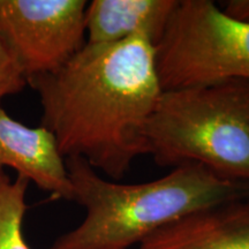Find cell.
<instances>
[{
	"instance_id": "52a82bcc",
	"label": "cell",
	"mask_w": 249,
	"mask_h": 249,
	"mask_svg": "<svg viewBox=\"0 0 249 249\" xmlns=\"http://www.w3.org/2000/svg\"><path fill=\"white\" fill-rule=\"evenodd\" d=\"M135 249H249V202H229L187 214Z\"/></svg>"
},
{
	"instance_id": "277c9868",
	"label": "cell",
	"mask_w": 249,
	"mask_h": 249,
	"mask_svg": "<svg viewBox=\"0 0 249 249\" xmlns=\"http://www.w3.org/2000/svg\"><path fill=\"white\" fill-rule=\"evenodd\" d=\"M155 50L163 91L249 81V23L211 0H179Z\"/></svg>"
},
{
	"instance_id": "ba28073f",
	"label": "cell",
	"mask_w": 249,
	"mask_h": 249,
	"mask_svg": "<svg viewBox=\"0 0 249 249\" xmlns=\"http://www.w3.org/2000/svg\"><path fill=\"white\" fill-rule=\"evenodd\" d=\"M178 5L179 0H93L86 8V44H114L145 35L156 46Z\"/></svg>"
},
{
	"instance_id": "9c48e42d",
	"label": "cell",
	"mask_w": 249,
	"mask_h": 249,
	"mask_svg": "<svg viewBox=\"0 0 249 249\" xmlns=\"http://www.w3.org/2000/svg\"><path fill=\"white\" fill-rule=\"evenodd\" d=\"M29 183L21 176L11 179L0 166V249H31L23 235Z\"/></svg>"
},
{
	"instance_id": "3957f363",
	"label": "cell",
	"mask_w": 249,
	"mask_h": 249,
	"mask_svg": "<svg viewBox=\"0 0 249 249\" xmlns=\"http://www.w3.org/2000/svg\"><path fill=\"white\" fill-rule=\"evenodd\" d=\"M160 166L198 164L249 185V81L165 90L147 128Z\"/></svg>"
},
{
	"instance_id": "30bf717a",
	"label": "cell",
	"mask_w": 249,
	"mask_h": 249,
	"mask_svg": "<svg viewBox=\"0 0 249 249\" xmlns=\"http://www.w3.org/2000/svg\"><path fill=\"white\" fill-rule=\"evenodd\" d=\"M27 86V77L11 52L0 42V102L21 92Z\"/></svg>"
},
{
	"instance_id": "7a4b0ae2",
	"label": "cell",
	"mask_w": 249,
	"mask_h": 249,
	"mask_svg": "<svg viewBox=\"0 0 249 249\" xmlns=\"http://www.w3.org/2000/svg\"><path fill=\"white\" fill-rule=\"evenodd\" d=\"M73 201L86 216L46 249H129L180 218L249 198V185L217 176L198 164L174 167L152 181L104 179L80 157L65 158Z\"/></svg>"
},
{
	"instance_id": "8992f818",
	"label": "cell",
	"mask_w": 249,
	"mask_h": 249,
	"mask_svg": "<svg viewBox=\"0 0 249 249\" xmlns=\"http://www.w3.org/2000/svg\"><path fill=\"white\" fill-rule=\"evenodd\" d=\"M0 166L34 182L53 197L73 201L66 161L45 127L31 128L14 120L0 105Z\"/></svg>"
},
{
	"instance_id": "8fae6325",
	"label": "cell",
	"mask_w": 249,
	"mask_h": 249,
	"mask_svg": "<svg viewBox=\"0 0 249 249\" xmlns=\"http://www.w3.org/2000/svg\"><path fill=\"white\" fill-rule=\"evenodd\" d=\"M222 11L236 21L249 23V0H229L224 2Z\"/></svg>"
},
{
	"instance_id": "5b68a950",
	"label": "cell",
	"mask_w": 249,
	"mask_h": 249,
	"mask_svg": "<svg viewBox=\"0 0 249 249\" xmlns=\"http://www.w3.org/2000/svg\"><path fill=\"white\" fill-rule=\"evenodd\" d=\"M85 0H0V42L24 76L59 70L86 45Z\"/></svg>"
},
{
	"instance_id": "6da1fadb",
	"label": "cell",
	"mask_w": 249,
	"mask_h": 249,
	"mask_svg": "<svg viewBox=\"0 0 249 249\" xmlns=\"http://www.w3.org/2000/svg\"><path fill=\"white\" fill-rule=\"evenodd\" d=\"M27 85L38 95L42 126L64 158H83L117 181L148 155V124L163 92L149 37L86 44L59 70Z\"/></svg>"
}]
</instances>
